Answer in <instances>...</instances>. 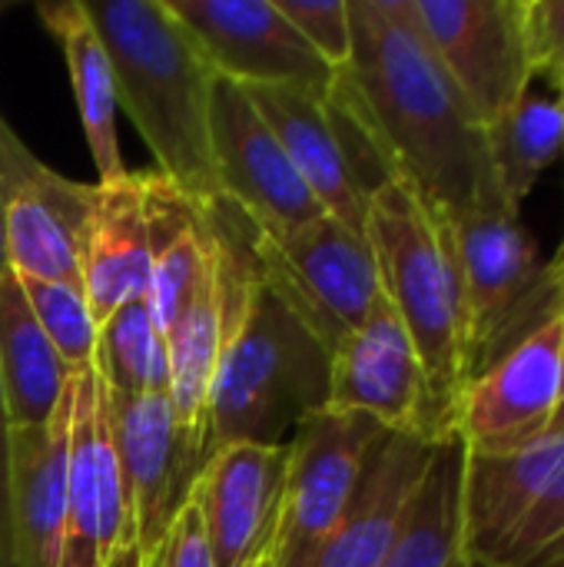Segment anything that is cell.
Masks as SVG:
<instances>
[{"instance_id": "cell-1", "label": "cell", "mask_w": 564, "mask_h": 567, "mask_svg": "<svg viewBox=\"0 0 564 567\" xmlns=\"http://www.w3.org/2000/svg\"><path fill=\"white\" fill-rule=\"evenodd\" d=\"M352 56L339 70L399 179L452 223L502 196L489 130L425 40L412 0H349Z\"/></svg>"}, {"instance_id": "cell-2", "label": "cell", "mask_w": 564, "mask_h": 567, "mask_svg": "<svg viewBox=\"0 0 564 567\" xmlns=\"http://www.w3.org/2000/svg\"><path fill=\"white\" fill-rule=\"evenodd\" d=\"M116 80V103L136 123L143 143L186 196H219L209 143L216 70L166 0H90L83 3Z\"/></svg>"}, {"instance_id": "cell-3", "label": "cell", "mask_w": 564, "mask_h": 567, "mask_svg": "<svg viewBox=\"0 0 564 567\" xmlns=\"http://www.w3.org/2000/svg\"><path fill=\"white\" fill-rule=\"evenodd\" d=\"M366 239L376 256L382 296L402 319L425 372L429 439H459L469 369L452 219L429 206L406 179H392L369 199Z\"/></svg>"}, {"instance_id": "cell-4", "label": "cell", "mask_w": 564, "mask_h": 567, "mask_svg": "<svg viewBox=\"0 0 564 567\" xmlns=\"http://www.w3.org/2000/svg\"><path fill=\"white\" fill-rule=\"evenodd\" d=\"M219 319L206 455L236 442L279 445L289 425L326 405L329 352L263 279L236 312Z\"/></svg>"}, {"instance_id": "cell-5", "label": "cell", "mask_w": 564, "mask_h": 567, "mask_svg": "<svg viewBox=\"0 0 564 567\" xmlns=\"http://www.w3.org/2000/svg\"><path fill=\"white\" fill-rule=\"evenodd\" d=\"M469 382L505 349L542 326L564 299V259L545 262L505 196H492L452 223Z\"/></svg>"}, {"instance_id": "cell-6", "label": "cell", "mask_w": 564, "mask_h": 567, "mask_svg": "<svg viewBox=\"0 0 564 567\" xmlns=\"http://www.w3.org/2000/svg\"><path fill=\"white\" fill-rule=\"evenodd\" d=\"M469 567H564V429L509 455H469L462 472Z\"/></svg>"}, {"instance_id": "cell-7", "label": "cell", "mask_w": 564, "mask_h": 567, "mask_svg": "<svg viewBox=\"0 0 564 567\" xmlns=\"http://www.w3.org/2000/svg\"><path fill=\"white\" fill-rule=\"evenodd\" d=\"M249 243L266 289L286 302L329 355L382 296L366 233L329 213L293 233H269L249 219Z\"/></svg>"}, {"instance_id": "cell-8", "label": "cell", "mask_w": 564, "mask_h": 567, "mask_svg": "<svg viewBox=\"0 0 564 567\" xmlns=\"http://www.w3.org/2000/svg\"><path fill=\"white\" fill-rule=\"evenodd\" d=\"M386 429L356 412L316 409L296 425L283 508L269 555L279 567H309L349 508L366 462Z\"/></svg>"}, {"instance_id": "cell-9", "label": "cell", "mask_w": 564, "mask_h": 567, "mask_svg": "<svg viewBox=\"0 0 564 567\" xmlns=\"http://www.w3.org/2000/svg\"><path fill=\"white\" fill-rule=\"evenodd\" d=\"M564 429V299L522 342L482 369L459 409L469 455H509Z\"/></svg>"}, {"instance_id": "cell-10", "label": "cell", "mask_w": 564, "mask_h": 567, "mask_svg": "<svg viewBox=\"0 0 564 567\" xmlns=\"http://www.w3.org/2000/svg\"><path fill=\"white\" fill-rule=\"evenodd\" d=\"M60 567H133L110 399L93 359L73 369L70 379L66 525Z\"/></svg>"}, {"instance_id": "cell-11", "label": "cell", "mask_w": 564, "mask_h": 567, "mask_svg": "<svg viewBox=\"0 0 564 567\" xmlns=\"http://www.w3.org/2000/svg\"><path fill=\"white\" fill-rule=\"evenodd\" d=\"M412 10L485 130L532 90L525 0H412Z\"/></svg>"}, {"instance_id": "cell-12", "label": "cell", "mask_w": 564, "mask_h": 567, "mask_svg": "<svg viewBox=\"0 0 564 567\" xmlns=\"http://www.w3.org/2000/svg\"><path fill=\"white\" fill-rule=\"evenodd\" d=\"M209 143L219 196L259 229L293 233L326 216L249 93L226 76H216L213 86Z\"/></svg>"}, {"instance_id": "cell-13", "label": "cell", "mask_w": 564, "mask_h": 567, "mask_svg": "<svg viewBox=\"0 0 564 567\" xmlns=\"http://www.w3.org/2000/svg\"><path fill=\"white\" fill-rule=\"evenodd\" d=\"M216 76L239 86H296L326 96L336 70L279 13L276 0H166Z\"/></svg>"}, {"instance_id": "cell-14", "label": "cell", "mask_w": 564, "mask_h": 567, "mask_svg": "<svg viewBox=\"0 0 564 567\" xmlns=\"http://www.w3.org/2000/svg\"><path fill=\"white\" fill-rule=\"evenodd\" d=\"M326 409L366 415L386 432L429 439L425 372L386 296H379L369 316L332 349Z\"/></svg>"}, {"instance_id": "cell-15", "label": "cell", "mask_w": 564, "mask_h": 567, "mask_svg": "<svg viewBox=\"0 0 564 567\" xmlns=\"http://www.w3.org/2000/svg\"><path fill=\"white\" fill-rule=\"evenodd\" d=\"M106 399L136 567V558H143L163 538L176 508L186 502L193 475L180 452L170 392H106Z\"/></svg>"}, {"instance_id": "cell-16", "label": "cell", "mask_w": 564, "mask_h": 567, "mask_svg": "<svg viewBox=\"0 0 564 567\" xmlns=\"http://www.w3.org/2000/svg\"><path fill=\"white\" fill-rule=\"evenodd\" d=\"M286 445H223L206 455L189 492L199 502L213 565L243 567L273 545L283 488Z\"/></svg>"}, {"instance_id": "cell-17", "label": "cell", "mask_w": 564, "mask_h": 567, "mask_svg": "<svg viewBox=\"0 0 564 567\" xmlns=\"http://www.w3.org/2000/svg\"><path fill=\"white\" fill-rule=\"evenodd\" d=\"M439 442L386 432L359 478V488L309 567H382L402 535L416 488Z\"/></svg>"}, {"instance_id": "cell-18", "label": "cell", "mask_w": 564, "mask_h": 567, "mask_svg": "<svg viewBox=\"0 0 564 567\" xmlns=\"http://www.w3.org/2000/svg\"><path fill=\"white\" fill-rule=\"evenodd\" d=\"M96 186L60 176L37 156L7 199V266L17 279L76 282Z\"/></svg>"}, {"instance_id": "cell-19", "label": "cell", "mask_w": 564, "mask_h": 567, "mask_svg": "<svg viewBox=\"0 0 564 567\" xmlns=\"http://www.w3.org/2000/svg\"><path fill=\"white\" fill-rule=\"evenodd\" d=\"M70 389L53 419L10 435V555L13 567H60L66 525Z\"/></svg>"}, {"instance_id": "cell-20", "label": "cell", "mask_w": 564, "mask_h": 567, "mask_svg": "<svg viewBox=\"0 0 564 567\" xmlns=\"http://www.w3.org/2000/svg\"><path fill=\"white\" fill-rule=\"evenodd\" d=\"M80 286L96 326L120 306L143 299L150 286V226L143 173L96 183L93 213L83 236Z\"/></svg>"}, {"instance_id": "cell-21", "label": "cell", "mask_w": 564, "mask_h": 567, "mask_svg": "<svg viewBox=\"0 0 564 567\" xmlns=\"http://www.w3.org/2000/svg\"><path fill=\"white\" fill-rule=\"evenodd\" d=\"M143 189L150 226L146 306L156 332L166 336L196 296L213 262V233L206 219V203L186 196L156 169H143Z\"/></svg>"}, {"instance_id": "cell-22", "label": "cell", "mask_w": 564, "mask_h": 567, "mask_svg": "<svg viewBox=\"0 0 564 567\" xmlns=\"http://www.w3.org/2000/svg\"><path fill=\"white\" fill-rule=\"evenodd\" d=\"M43 27L57 37L66 70H70V90L76 100L80 126L96 166L100 183L120 179L126 173L120 136H116V80L110 53L80 0H50L37 7Z\"/></svg>"}, {"instance_id": "cell-23", "label": "cell", "mask_w": 564, "mask_h": 567, "mask_svg": "<svg viewBox=\"0 0 564 567\" xmlns=\"http://www.w3.org/2000/svg\"><path fill=\"white\" fill-rule=\"evenodd\" d=\"M73 369L33 319L13 272L0 279V389L13 429H40L70 389Z\"/></svg>"}, {"instance_id": "cell-24", "label": "cell", "mask_w": 564, "mask_h": 567, "mask_svg": "<svg viewBox=\"0 0 564 567\" xmlns=\"http://www.w3.org/2000/svg\"><path fill=\"white\" fill-rule=\"evenodd\" d=\"M462 442H439L382 567H469L462 548Z\"/></svg>"}, {"instance_id": "cell-25", "label": "cell", "mask_w": 564, "mask_h": 567, "mask_svg": "<svg viewBox=\"0 0 564 567\" xmlns=\"http://www.w3.org/2000/svg\"><path fill=\"white\" fill-rule=\"evenodd\" d=\"M564 150V106L529 90L489 126V156L502 196L522 209L542 173Z\"/></svg>"}, {"instance_id": "cell-26", "label": "cell", "mask_w": 564, "mask_h": 567, "mask_svg": "<svg viewBox=\"0 0 564 567\" xmlns=\"http://www.w3.org/2000/svg\"><path fill=\"white\" fill-rule=\"evenodd\" d=\"M93 365L113 395L170 392L166 342L153 326L146 296L120 306L103 326L93 352Z\"/></svg>"}, {"instance_id": "cell-27", "label": "cell", "mask_w": 564, "mask_h": 567, "mask_svg": "<svg viewBox=\"0 0 564 567\" xmlns=\"http://www.w3.org/2000/svg\"><path fill=\"white\" fill-rule=\"evenodd\" d=\"M23 289V299L60 352V359L70 369H80L93 359L100 326L90 312V302L83 296V286L76 282H43V279H17Z\"/></svg>"}, {"instance_id": "cell-28", "label": "cell", "mask_w": 564, "mask_h": 567, "mask_svg": "<svg viewBox=\"0 0 564 567\" xmlns=\"http://www.w3.org/2000/svg\"><path fill=\"white\" fill-rule=\"evenodd\" d=\"M276 7L336 73L349 66L352 56L349 0H276Z\"/></svg>"}, {"instance_id": "cell-29", "label": "cell", "mask_w": 564, "mask_h": 567, "mask_svg": "<svg viewBox=\"0 0 564 567\" xmlns=\"http://www.w3.org/2000/svg\"><path fill=\"white\" fill-rule=\"evenodd\" d=\"M136 567H216L213 565L206 528H203L199 502H196L193 492L176 508V515L166 525L163 538L143 558H136Z\"/></svg>"}, {"instance_id": "cell-30", "label": "cell", "mask_w": 564, "mask_h": 567, "mask_svg": "<svg viewBox=\"0 0 564 567\" xmlns=\"http://www.w3.org/2000/svg\"><path fill=\"white\" fill-rule=\"evenodd\" d=\"M525 40L535 76L564 90V0H525Z\"/></svg>"}, {"instance_id": "cell-31", "label": "cell", "mask_w": 564, "mask_h": 567, "mask_svg": "<svg viewBox=\"0 0 564 567\" xmlns=\"http://www.w3.org/2000/svg\"><path fill=\"white\" fill-rule=\"evenodd\" d=\"M33 159V153L17 140V133L3 123L0 126V279L10 272L7 266V199L20 176V169Z\"/></svg>"}, {"instance_id": "cell-32", "label": "cell", "mask_w": 564, "mask_h": 567, "mask_svg": "<svg viewBox=\"0 0 564 567\" xmlns=\"http://www.w3.org/2000/svg\"><path fill=\"white\" fill-rule=\"evenodd\" d=\"M10 415H7V402H3V389H0V567H13L10 555Z\"/></svg>"}, {"instance_id": "cell-33", "label": "cell", "mask_w": 564, "mask_h": 567, "mask_svg": "<svg viewBox=\"0 0 564 567\" xmlns=\"http://www.w3.org/2000/svg\"><path fill=\"white\" fill-rule=\"evenodd\" d=\"M243 567H279V565H276V558H273V555H269V548H266L263 555H256L249 565H243Z\"/></svg>"}, {"instance_id": "cell-34", "label": "cell", "mask_w": 564, "mask_h": 567, "mask_svg": "<svg viewBox=\"0 0 564 567\" xmlns=\"http://www.w3.org/2000/svg\"><path fill=\"white\" fill-rule=\"evenodd\" d=\"M558 256H562V259H564V243H562V249H558Z\"/></svg>"}, {"instance_id": "cell-35", "label": "cell", "mask_w": 564, "mask_h": 567, "mask_svg": "<svg viewBox=\"0 0 564 567\" xmlns=\"http://www.w3.org/2000/svg\"><path fill=\"white\" fill-rule=\"evenodd\" d=\"M0 10H3V3H0ZM0 126H3V116H0Z\"/></svg>"}, {"instance_id": "cell-36", "label": "cell", "mask_w": 564, "mask_h": 567, "mask_svg": "<svg viewBox=\"0 0 564 567\" xmlns=\"http://www.w3.org/2000/svg\"><path fill=\"white\" fill-rule=\"evenodd\" d=\"M562 106H564V90H562Z\"/></svg>"}]
</instances>
